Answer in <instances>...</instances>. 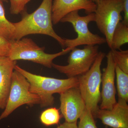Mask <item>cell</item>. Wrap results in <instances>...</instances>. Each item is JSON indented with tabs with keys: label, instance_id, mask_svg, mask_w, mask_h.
Listing matches in <instances>:
<instances>
[{
	"label": "cell",
	"instance_id": "obj_18",
	"mask_svg": "<svg viewBox=\"0 0 128 128\" xmlns=\"http://www.w3.org/2000/svg\"><path fill=\"white\" fill-rule=\"evenodd\" d=\"M115 65L122 71L128 74V50H110Z\"/></svg>",
	"mask_w": 128,
	"mask_h": 128
},
{
	"label": "cell",
	"instance_id": "obj_4",
	"mask_svg": "<svg viewBox=\"0 0 128 128\" xmlns=\"http://www.w3.org/2000/svg\"><path fill=\"white\" fill-rule=\"evenodd\" d=\"M105 53L100 51L95 62L86 73L78 76L79 86L86 108L94 114L98 108L101 98L100 87L102 82L101 66L105 57Z\"/></svg>",
	"mask_w": 128,
	"mask_h": 128
},
{
	"label": "cell",
	"instance_id": "obj_26",
	"mask_svg": "<svg viewBox=\"0 0 128 128\" xmlns=\"http://www.w3.org/2000/svg\"></svg>",
	"mask_w": 128,
	"mask_h": 128
},
{
	"label": "cell",
	"instance_id": "obj_10",
	"mask_svg": "<svg viewBox=\"0 0 128 128\" xmlns=\"http://www.w3.org/2000/svg\"><path fill=\"white\" fill-rule=\"evenodd\" d=\"M106 58V67L103 69V73L102 75V90L101 92L102 102L99 108L110 110L117 103L114 86L115 65L111 51L108 53Z\"/></svg>",
	"mask_w": 128,
	"mask_h": 128
},
{
	"label": "cell",
	"instance_id": "obj_24",
	"mask_svg": "<svg viewBox=\"0 0 128 128\" xmlns=\"http://www.w3.org/2000/svg\"><path fill=\"white\" fill-rule=\"evenodd\" d=\"M92 0L94 2L96 3V4H97L100 0Z\"/></svg>",
	"mask_w": 128,
	"mask_h": 128
},
{
	"label": "cell",
	"instance_id": "obj_13",
	"mask_svg": "<svg viewBox=\"0 0 128 128\" xmlns=\"http://www.w3.org/2000/svg\"><path fill=\"white\" fill-rule=\"evenodd\" d=\"M16 63L8 56H0V109L6 106Z\"/></svg>",
	"mask_w": 128,
	"mask_h": 128
},
{
	"label": "cell",
	"instance_id": "obj_25",
	"mask_svg": "<svg viewBox=\"0 0 128 128\" xmlns=\"http://www.w3.org/2000/svg\"><path fill=\"white\" fill-rule=\"evenodd\" d=\"M1 0L2 1V2H8V0Z\"/></svg>",
	"mask_w": 128,
	"mask_h": 128
},
{
	"label": "cell",
	"instance_id": "obj_3",
	"mask_svg": "<svg viewBox=\"0 0 128 128\" xmlns=\"http://www.w3.org/2000/svg\"><path fill=\"white\" fill-rule=\"evenodd\" d=\"M73 48H66L58 53L47 54L44 52V48L39 47L31 38L24 37L18 40H10L8 57L12 60H28L51 68L54 59L66 54Z\"/></svg>",
	"mask_w": 128,
	"mask_h": 128
},
{
	"label": "cell",
	"instance_id": "obj_5",
	"mask_svg": "<svg viewBox=\"0 0 128 128\" xmlns=\"http://www.w3.org/2000/svg\"><path fill=\"white\" fill-rule=\"evenodd\" d=\"M124 0H100L96 4L95 20L98 28L105 36L111 48L112 36L115 28L122 20Z\"/></svg>",
	"mask_w": 128,
	"mask_h": 128
},
{
	"label": "cell",
	"instance_id": "obj_15",
	"mask_svg": "<svg viewBox=\"0 0 128 128\" xmlns=\"http://www.w3.org/2000/svg\"><path fill=\"white\" fill-rule=\"evenodd\" d=\"M14 30L13 22L6 17L2 2L0 0V36L9 40H12Z\"/></svg>",
	"mask_w": 128,
	"mask_h": 128
},
{
	"label": "cell",
	"instance_id": "obj_6",
	"mask_svg": "<svg viewBox=\"0 0 128 128\" xmlns=\"http://www.w3.org/2000/svg\"><path fill=\"white\" fill-rule=\"evenodd\" d=\"M95 20L94 13L81 16L79 11L72 12L65 16L60 22L71 23L77 34L74 39H64L65 47L73 48L80 45H98L106 43L105 38L94 34L89 30L88 24Z\"/></svg>",
	"mask_w": 128,
	"mask_h": 128
},
{
	"label": "cell",
	"instance_id": "obj_20",
	"mask_svg": "<svg viewBox=\"0 0 128 128\" xmlns=\"http://www.w3.org/2000/svg\"><path fill=\"white\" fill-rule=\"evenodd\" d=\"M10 3V12L13 15H18L25 11V6L31 0H9Z\"/></svg>",
	"mask_w": 128,
	"mask_h": 128
},
{
	"label": "cell",
	"instance_id": "obj_23",
	"mask_svg": "<svg viewBox=\"0 0 128 128\" xmlns=\"http://www.w3.org/2000/svg\"><path fill=\"white\" fill-rule=\"evenodd\" d=\"M57 128H78L77 122L69 123L65 122L57 126Z\"/></svg>",
	"mask_w": 128,
	"mask_h": 128
},
{
	"label": "cell",
	"instance_id": "obj_8",
	"mask_svg": "<svg viewBox=\"0 0 128 128\" xmlns=\"http://www.w3.org/2000/svg\"><path fill=\"white\" fill-rule=\"evenodd\" d=\"M68 59V64L62 66L53 63L52 67L68 78L86 73L94 64L98 52V45H85L82 49L73 48Z\"/></svg>",
	"mask_w": 128,
	"mask_h": 128
},
{
	"label": "cell",
	"instance_id": "obj_17",
	"mask_svg": "<svg viewBox=\"0 0 128 128\" xmlns=\"http://www.w3.org/2000/svg\"><path fill=\"white\" fill-rule=\"evenodd\" d=\"M61 117L59 109L56 108H50L41 113L40 120L44 126H49L58 124Z\"/></svg>",
	"mask_w": 128,
	"mask_h": 128
},
{
	"label": "cell",
	"instance_id": "obj_1",
	"mask_svg": "<svg viewBox=\"0 0 128 128\" xmlns=\"http://www.w3.org/2000/svg\"><path fill=\"white\" fill-rule=\"evenodd\" d=\"M52 2V0H43L39 7L32 13L23 12L24 14L21 20L13 22L15 30L12 40H18L30 34H45L65 47L64 38L58 35L53 28Z\"/></svg>",
	"mask_w": 128,
	"mask_h": 128
},
{
	"label": "cell",
	"instance_id": "obj_14",
	"mask_svg": "<svg viewBox=\"0 0 128 128\" xmlns=\"http://www.w3.org/2000/svg\"><path fill=\"white\" fill-rule=\"evenodd\" d=\"M128 42V25L120 22L114 29L112 36V50H120L121 46Z\"/></svg>",
	"mask_w": 128,
	"mask_h": 128
},
{
	"label": "cell",
	"instance_id": "obj_12",
	"mask_svg": "<svg viewBox=\"0 0 128 128\" xmlns=\"http://www.w3.org/2000/svg\"><path fill=\"white\" fill-rule=\"evenodd\" d=\"M127 102L118 98V102L110 110L98 108L93 114L104 125L113 128H128V105Z\"/></svg>",
	"mask_w": 128,
	"mask_h": 128
},
{
	"label": "cell",
	"instance_id": "obj_19",
	"mask_svg": "<svg viewBox=\"0 0 128 128\" xmlns=\"http://www.w3.org/2000/svg\"><path fill=\"white\" fill-rule=\"evenodd\" d=\"M78 128H98L92 112L87 108L80 118Z\"/></svg>",
	"mask_w": 128,
	"mask_h": 128
},
{
	"label": "cell",
	"instance_id": "obj_16",
	"mask_svg": "<svg viewBox=\"0 0 128 128\" xmlns=\"http://www.w3.org/2000/svg\"><path fill=\"white\" fill-rule=\"evenodd\" d=\"M117 86L118 98L128 101V74L124 72L115 65Z\"/></svg>",
	"mask_w": 128,
	"mask_h": 128
},
{
	"label": "cell",
	"instance_id": "obj_9",
	"mask_svg": "<svg viewBox=\"0 0 128 128\" xmlns=\"http://www.w3.org/2000/svg\"><path fill=\"white\" fill-rule=\"evenodd\" d=\"M60 94V109L65 122H77L86 108L79 88H72Z\"/></svg>",
	"mask_w": 128,
	"mask_h": 128
},
{
	"label": "cell",
	"instance_id": "obj_7",
	"mask_svg": "<svg viewBox=\"0 0 128 128\" xmlns=\"http://www.w3.org/2000/svg\"><path fill=\"white\" fill-rule=\"evenodd\" d=\"M30 84L25 76L14 70L8 100L0 120L7 118L14 110L22 105L32 106L40 104V98L36 94L30 91Z\"/></svg>",
	"mask_w": 128,
	"mask_h": 128
},
{
	"label": "cell",
	"instance_id": "obj_2",
	"mask_svg": "<svg viewBox=\"0 0 128 128\" xmlns=\"http://www.w3.org/2000/svg\"><path fill=\"white\" fill-rule=\"evenodd\" d=\"M14 70L26 78L30 84V91L40 98L41 108L52 106L54 102L53 94H60L72 88L78 87V77L59 79L38 75L28 72L16 65Z\"/></svg>",
	"mask_w": 128,
	"mask_h": 128
},
{
	"label": "cell",
	"instance_id": "obj_11",
	"mask_svg": "<svg viewBox=\"0 0 128 128\" xmlns=\"http://www.w3.org/2000/svg\"><path fill=\"white\" fill-rule=\"evenodd\" d=\"M96 7L92 0H54L52 6L53 24L58 23L65 16L75 11L84 10L87 14L94 13Z\"/></svg>",
	"mask_w": 128,
	"mask_h": 128
},
{
	"label": "cell",
	"instance_id": "obj_21",
	"mask_svg": "<svg viewBox=\"0 0 128 128\" xmlns=\"http://www.w3.org/2000/svg\"><path fill=\"white\" fill-rule=\"evenodd\" d=\"M10 47V40L0 36V56H8Z\"/></svg>",
	"mask_w": 128,
	"mask_h": 128
},
{
	"label": "cell",
	"instance_id": "obj_22",
	"mask_svg": "<svg viewBox=\"0 0 128 128\" xmlns=\"http://www.w3.org/2000/svg\"><path fill=\"white\" fill-rule=\"evenodd\" d=\"M122 12H124V19L122 22L128 25V0H124Z\"/></svg>",
	"mask_w": 128,
	"mask_h": 128
}]
</instances>
